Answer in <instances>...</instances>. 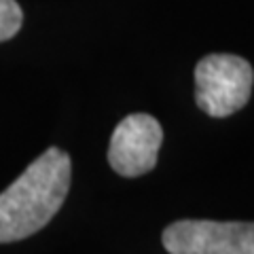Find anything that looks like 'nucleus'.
I'll list each match as a JSON object with an SVG mask.
<instances>
[{
  "mask_svg": "<svg viewBox=\"0 0 254 254\" xmlns=\"http://www.w3.org/2000/svg\"><path fill=\"white\" fill-rule=\"evenodd\" d=\"M161 240L172 254H254V222L178 220Z\"/></svg>",
  "mask_w": 254,
  "mask_h": 254,
  "instance_id": "7ed1b4c3",
  "label": "nucleus"
},
{
  "mask_svg": "<svg viewBox=\"0 0 254 254\" xmlns=\"http://www.w3.org/2000/svg\"><path fill=\"white\" fill-rule=\"evenodd\" d=\"M163 142V129L155 117L146 113L127 115L115 127L108 146V163L119 176L136 178L157 165Z\"/></svg>",
  "mask_w": 254,
  "mask_h": 254,
  "instance_id": "20e7f679",
  "label": "nucleus"
},
{
  "mask_svg": "<svg viewBox=\"0 0 254 254\" xmlns=\"http://www.w3.org/2000/svg\"><path fill=\"white\" fill-rule=\"evenodd\" d=\"M70 189V157L47 148L26 172L0 193V244L38 233L60 212Z\"/></svg>",
  "mask_w": 254,
  "mask_h": 254,
  "instance_id": "f257e3e1",
  "label": "nucleus"
},
{
  "mask_svg": "<svg viewBox=\"0 0 254 254\" xmlns=\"http://www.w3.org/2000/svg\"><path fill=\"white\" fill-rule=\"evenodd\" d=\"M254 70L240 55L212 53L195 66V102L210 117H229L250 100Z\"/></svg>",
  "mask_w": 254,
  "mask_h": 254,
  "instance_id": "f03ea898",
  "label": "nucleus"
},
{
  "mask_svg": "<svg viewBox=\"0 0 254 254\" xmlns=\"http://www.w3.org/2000/svg\"><path fill=\"white\" fill-rule=\"evenodd\" d=\"M23 21L21 6L15 0H0V43L9 41L19 32Z\"/></svg>",
  "mask_w": 254,
  "mask_h": 254,
  "instance_id": "39448f33",
  "label": "nucleus"
}]
</instances>
